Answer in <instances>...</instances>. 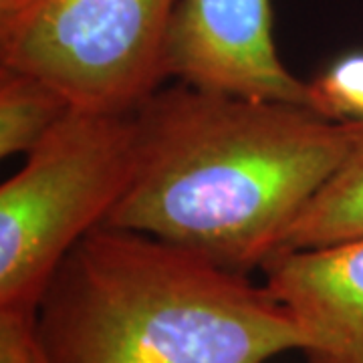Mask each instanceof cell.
<instances>
[{
  "mask_svg": "<svg viewBox=\"0 0 363 363\" xmlns=\"http://www.w3.org/2000/svg\"><path fill=\"white\" fill-rule=\"evenodd\" d=\"M135 164V109L73 107L0 186V309L35 311L59 262L104 226Z\"/></svg>",
  "mask_w": 363,
  "mask_h": 363,
  "instance_id": "3",
  "label": "cell"
},
{
  "mask_svg": "<svg viewBox=\"0 0 363 363\" xmlns=\"http://www.w3.org/2000/svg\"><path fill=\"white\" fill-rule=\"evenodd\" d=\"M363 238V143L327 180L293 222L281 252L323 248Z\"/></svg>",
  "mask_w": 363,
  "mask_h": 363,
  "instance_id": "7",
  "label": "cell"
},
{
  "mask_svg": "<svg viewBox=\"0 0 363 363\" xmlns=\"http://www.w3.org/2000/svg\"><path fill=\"white\" fill-rule=\"evenodd\" d=\"M309 83V107L341 123H363V51L339 57Z\"/></svg>",
  "mask_w": 363,
  "mask_h": 363,
  "instance_id": "9",
  "label": "cell"
},
{
  "mask_svg": "<svg viewBox=\"0 0 363 363\" xmlns=\"http://www.w3.org/2000/svg\"><path fill=\"white\" fill-rule=\"evenodd\" d=\"M176 81L309 107V83L281 61L271 0H180L168 39Z\"/></svg>",
  "mask_w": 363,
  "mask_h": 363,
  "instance_id": "5",
  "label": "cell"
},
{
  "mask_svg": "<svg viewBox=\"0 0 363 363\" xmlns=\"http://www.w3.org/2000/svg\"><path fill=\"white\" fill-rule=\"evenodd\" d=\"M75 105L33 73L0 67V156L30 154Z\"/></svg>",
  "mask_w": 363,
  "mask_h": 363,
  "instance_id": "8",
  "label": "cell"
},
{
  "mask_svg": "<svg viewBox=\"0 0 363 363\" xmlns=\"http://www.w3.org/2000/svg\"><path fill=\"white\" fill-rule=\"evenodd\" d=\"M37 0H0V25L13 21L14 16L25 13L30 4H35Z\"/></svg>",
  "mask_w": 363,
  "mask_h": 363,
  "instance_id": "11",
  "label": "cell"
},
{
  "mask_svg": "<svg viewBox=\"0 0 363 363\" xmlns=\"http://www.w3.org/2000/svg\"><path fill=\"white\" fill-rule=\"evenodd\" d=\"M363 143V123L178 81L135 109L133 174L105 226L260 271Z\"/></svg>",
  "mask_w": 363,
  "mask_h": 363,
  "instance_id": "1",
  "label": "cell"
},
{
  "mask_svg": "<svg viewBox=\"0 0 363 363\" xmlns=\"http://www.w3.org/2000/svg\"><path fill=\"white\" fill-rule=\"evenodd\" d=\"M180 0H37L0 25V67L43 77L75 107L133 111L164 87Z\"/></svg>",
  "mask_w": 363,
  "mask_h": 363,
  "instance_id": "4",
  "label": "cell"
},
{
  "mask_svg": "<svg viewBox=\"0 0 363 363\" xmlns=\"http://www.w3.org/2000/svg\"><path fill=\"white\" fill-rule=\"evenodd\" d=\"M0 363H49L35 331V311L0 309Z\"/></svg>",
  "mask_w": 363,
  "mask_h": 363,
  "instance_id": "10",
  "label": "cell"
},
{
  "mask_svg": "<svg viewBox=\"0 0 363 363\" xmlns=\"http://www.w3.org/2000/svg\"><path fill=\"white\" fill-rule=\"evenodd\" d=\"M260 271L303 333L307 363H363V238L281 252Z\"/></svg>",
  "mask_w": 363,
  "mask_h": 363,
  "instance_id": "6",
  "label": "cell"
},
{
  "mask_svg": "<svg viewBox=\"0 0 363 363\" xmlns=\"http://www.w3.org/2000/svg\"><path fill=\"white\" fill-rule=\"evenodd\" d=\"M49 363H267L303 333L267 285L152 234L97 226L35 307Z\"/></svg>",
  "mask_w": 363,
  "mask_h": 363,
  "instance_id": "2",
  "label": "cell"
}]
</instances>
